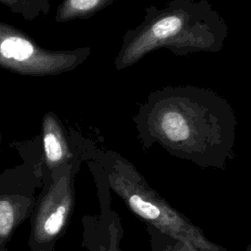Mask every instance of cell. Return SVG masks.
<instances>
[{"instance_id":"cell-1","label":"cell","mask_w":251,"mask_h":251,"mask_svg":"<svg viewBox=\"0 0 251 251\" xmlns=\"http://www.w3.org/2000/svg\"><path fill=\"white\" fill-rule=\"evenodd\" d=\"M145 147L159 143L172 156L201 168L225 170L234 157L237 120L212 89L167 86L152 92L136 117Z\"/></svg>"},{"instance_id":"cell-2","label":"cell","mask_w":251,"mask_h":251,"mask_svg":"<svg viewBox=\"0 0 251 251\" xmlns=\"http://www.w3.org/2000/svg\"><path fill=\"white\" fill-rule=\"evenodd\" d=\"M227 35V24L209 1L172 0L146 9L141 25L126 34L116 66L128 67L162 47L176 56L217 53Z\"/></svg>"},{"instance_id":"cell-3","label":"cell","mask_w":251,"mask_h":251,"mask_svg":"<svg viewBox=\"0 0 251 251\" xmlns=\"http://www.w3.org/2000/svg\"><path fill=\"white\" fill-rule=\"evenodd\" d=\"M108 179L110 187L148 226L202 251H228L211 241L201 227L167 202L128 162L117 160L109 171Z\"/></svg>"},{"instance_id":"cell-4","label":"cell","mask_w":251,"mask_h":251,"mask_svg":"<svg viewBox=\"0 0 251 251\" xmlns=\"http://www.w3.org/2000/svg\"><path fill=\"white\" fill-rule=\"evenodd\" d=\"M88 49L53 52L37 46L26 35L0 23V65L23 75H44L75 68Z\"/></svg>"},{"instance_id":"cell-5","label":"cell","mask_w":251,"mask_h":251,"mask_svg":"<svg viewBox=\"0 0 251 251\" xmlns=\"http://www.w3.org/2000/svg\"><path fill=\"white\" fill-rule=\"evenodd\" d=\"M74 204L69 175L55 180L42 197L34 219L33 236L37 243L53 241L65 227Z\"/></svg>"},{"instance_id":"cell-6","label":"cell","mask_w":251,"mask_h":251,"mask_svg":"<svg viewBox=\"0 0 251 251\" xmlns=\"http://www.w3.org/2000/svg\"><path fill=\"white\" fill-rule=\"evenodd\" d=\"M43 151L49 168L64 164L71 156L67 141L56 121L46 116L43 125Z\"/></svg>"},{"instance_id":"cell-7","label":"cell","mask_w":251,"mask_h":251,"mask_svg":"<svg viewBox=\"0 0 251 251\" xmlns=\"http://www.w3.org/2000/svg\"><path fill=\"white\" fill-rule=\"evenodd\" d=\"M24 205L26 204H23L18 197L0 194V245L8 240L20 223Z\"/></svg>"},{"instance_id":"cell-8","label":"cell","mask_w":251,"mask_h":251,"mask_svg":"<svg viewBox=\"0 0 251 251\" xmlns=\"http://www.w3.org/2000/svg\"><path fill=\"white\" fill-rule=\"evenodd\" d=\"M114 0H64L58 10V22L85 18L101 10Z\"/></svg>"},{"instance_id":"cell-9","label":"cell","mask_w":251,"mask_h":251,"mask_svg":"<svg viewBox=\"0 0 251 251\" xmlns=\"http://www.w3.org/2000/svg\"><path fill=\"white\" fill-rule=\"evenodd\" d=\"M146 228L150 235L152 251H202L185 241L165 234L151 226L147 225Z\"/></svg>"},{"instance_id":"cell-10","label":"cell","mask_w":251,"mask_h":251,"mask_svg":"<svg viewBox=\"0 0 251 251\" xmlns=\"http://www.w3.org/2000/svg\"><path fill=\"white\" fill-rule=\"evenodd\" d=\"M33 0H0V2L8 5L14 12L25 13L27 16V4H32Z\"/></svg>"},{"instance_id":"cell-11","label":"cell","mask_w":251,"mask_h":251,"mask_svg":"<svg viewBox=\"0 0 251 251\" xmlns=\"http://www.w3.org/2000/svg\"><path fill=\"white\" fill-rule=\"evenodd\" d=\"M116 233L113 232L112 227H111V243H110V247L107 251H119L118 248V240L116 239Z\"/></svg>"},{"instance_id":"cell-12","label":"cell","mask_w":251,"mask_h":251,"mask_svg":"<svg viewBox=\"0 0 251 251\" xmlns=\"http://www.w3.org/2000/svg\"><path fill=\"white\" fill-rule=\"evenodd\" d=\"M245 251H251V242L247 245V247L245 248Z\"/></svg>"}]
</instances>
